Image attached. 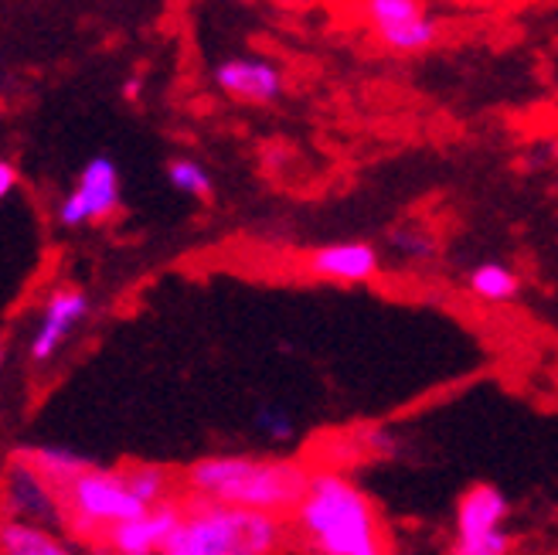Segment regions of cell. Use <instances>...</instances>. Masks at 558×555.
I'll return each mask as SVG.
<instances>
[{
	"mask_svg": "<svg viewBox=\"0 0 558 555\" xmlns=\"http://www.w3.org/2000/svg\"><path fill=\"white\" fill-rule=\"evenodd\" d=\"M290 529L300 545L320 555H381L388 548L372 497L338 470H311Z\"/></svg>",
	"mask_w": 558,
	"mask_h": 555,
	"instance_id": "cell-1",
	"label": "cell"
},
{
	"mask_svg": "<svg viewBox=\"0 0 558 555\" xmlns=\"http://www.w3.org/2000/svg\"><path fill=\"white\" fill-rule=\"evenodd\" d=\"M311 481V470L293 460H266L248 454H218L184 470V494L194 502H221L239 508H259L272 515H293Z\"/></svg>",
	"mask_w": 558,
	"mask_h": 555,
	"instance_id": "cell-2",
	"label": "cell"
},
{
	"mask_svg": "<svg viewBox=\"0 0 558 555\" xmlns=\"http://www.w3.org/2000/svg\"><path fill=\"white\" fill-rule=\"evenodd\" d=\"M283 515L187 497L184 518L163 555H269L287 542Z\"/></svg>",
	"mask_w": 558,
	"mask_h": 555,
	"instance_id": "cell-3",
	"label": "cell"
},
{
	"mask_svg": "<svg viewBox=\"0 0 558 555\" xmlns=\"http://www.w3.org/2000/svg\"><path fill=\"white\" fill-rule=\"evenodd\" d=\"M62 508H65V532L75 542L86 545H106V535L120 521L150 508L144 497L133 491L123 470H99L86 467L78 478L59 487Z\"/></svg>",
	"mask_w": 558,
	"mask_h": 555,
	"instance_id": "cell-4",
	"label": "cell"
},
{
	"mask_svg": "<svg viewBox=\"0 0 558 555\" xmlns=\"http://www.w3.org/2000/svg\"><path fill=\"white\" fill-rule=\"evenodd\" d=\"M508 497L490 484L470 487L457 505V555H508Z\"/></svg>",
	"mask_w": 558,
	"mask_h": 555,
	"instance_id": "cell-5",
	"label": "cell"
},
{
	"mask_svg": "<svg viewBox=\"0 0 558 555\" xmlns=\"http://www.w3.org/2000/svg\"><path fill=\"white\" fill-rule=\"evenodd\" d=\"M357 11L381 45L402 55L426 51L442 32L426 0H357Z\"/></svg>",
	"mask_w": 558,
	"mask_h": 555,
	"instance_id": "cell-6",
	"label": "cell"
},
{
	"mask_svg": "<svg viewBox=\"0 0 558 555\" xmlns=\"http://www.w3.org/2000/svg\"><path fill=\"white\" fill-rule=\"evenodd\" d=\"M4 511L8 518L45 524V529H54V532L65 529V508H62L59 484H51L24 454H14V460L8 463Z\"/></svg>",
	"mask_w": 558,
	"mask_h": 555,
	"instance_id": "cell-7",
	"label": "cell"
},
{
	"mask_svg": "<svg viewBox=\"0 0 558 555\" xmlns=\"http://www.w3.org/2000/svg\"><path fill=\"white\" fill-rule=\"evenodd\" d=\"M120 208V168L113 157H93L86 168H82L75 188L65 194L54 208V218L65 229L89 226V221H102Z\"/></svg>",
	"mask_w": 558,
	"mask_h": 555,
	"instance_id": "cell-8",
	"label": "cell"
},
{
	"mask_svg": "<svg viewBox=\"0 0 558 555\" xmlns=\"http://www.w3.org/2000/svg\"><path fill=\"white\" fill-rule=\"evenodd\" d=\"M89 314V297L78 287H54L41 300V314L35 321L32 341H27V358L35 365H48L54 354L62 351V345L72 338V330L86 321Z\"/></svg>",
	"mask_w": 558,
	"mask_h": 555,
	"instance_id": "cell-9",
	"label": "cell"
},
{
	"mask_svg": "<svg viewBox=\"0 0 558 555\" xmlns=\"http://www.w3.org/2000/svg\"><path fill=\"white\" fill-rule=\"evenodd\" d=\"M184 518V505L181 502H160V505H150L140 515L120 521L113 532L106 535V545L109 552H120V555H154V552H163L167 539L174 535V529Z\"/></svg>",
	"mask_w": 558,
	"mask_h": 555,
	"instance_id": "cell-10",
	"label": "cell"
},
{
	"mask_svg": "<svg viewBox=\"0 0 558 555\" xmlns=\"http://www.w3.org/2000/svg\"><path fill=\"white\" fill-rule=\"evenodd\" d=\"M211 82L229 99L253 106H269L283 96V72L266 59H253V55H235V59L218 62Z\"/></svg>",
	"mask_w": 558,
	"mask_h": 555,
	"instance_id": "cell-11",
	"label": "cell"
},
{
	"mask_svg": "<svg viewBox=\"0 0 558 555\" xmlns=\"http://www.w3.org/2000/svg\"><path fill=\"white\" fill-rule=\"evenodd\" d=\"M378 249L372 242H330L311 253V273L330 283H368L378 276Z\"/></svg>",
	"mask_w": 558,
	"mask_h": 555,
	"instance_id": "cell-12",
	"label": "cell"
},
{
	"mask_svg": "<svg viewBox=\"0 0 558 555\" xmlns=\"http://www.w3.org/2000/svg\"><path fill=\"white\" fill-rule=\"evenodd\" d=\"M0 552L4 555H65L69 542L45 524L8 518L0 524Z\"/></svg>",
	"mask_w": 558,
	"mask_h": 555,
	"instance_id": "cell-13",
	"label": "cell"
},
{
	"mask_svg": "<svg viewBox=\"0 0 558 555\" xmlns=\"http://www.w3.org/2000/svg\"><path fill=\"white\" fill-rule=\"evenodd\" d=\"M21 454L32 460L51 484H59V487L69 484L72 478H78L86 467H93L86 457H78L75 450H65V447H32V450H21Z\"/></svg>",
	"mask_w": 558,
	"mask_h": 555,
	"instance_id": "cell-14",
	"label": "cell"
},
{
	"mask_svg": "<svg viewBox=\"0 0 558 555\" xmlns=\"http://www.w3.org/2000/svg\"><path fill=\"white\" fill-rule=\"evenodd\" d=\"M466 283L487 303H508L518 293V273L505 263H481L470 273Z\"/></svg>",
	"mask_w": 558,
	"mask_h": 555,
	"instance_id": "cell-15",
	"label": "cell"
},
{
	"mask_svg": "<svg viewBox=\"0 0 558 555\" xmlns=\"http://www.w3.org/2000/svg\"><path fill=\"white\" fill-rule=\"evenodd\" d=\"M123 474H126V481L133 484V491L144 497L147 505L171 502L174 484H178L171 470H163L157 463H130V467H123Z\"/></svg>",
	"mask_w": 558,
	"mask_h": 555,
	"instance_id": "cell-16",
	"label": "cell"
},
{
	"mask_svg": "<svg viewBox=\"0 0 558 555\" xmlns=\"http://www.w3.org/2000/svg\"><path fill=\"white\" fill-rule=\"evenodd\" d=\"M388 245L392 253L405 263H423L436 253V236L426 226H415V221H405V226H396L392 236H388Z\"/></svg>",
	"mask_w": 558,
	"mask_h": 555,
	"instance_id": "cell-17",
	"label": "cell"
},
{
	"mask_svg": "<svg viewBox=\"0 0 558 555\" xmlns=\"http://www.w3.org/2000/svg\"><path fill=\"white\" fill-rule=\"evenodd\" d=\"M167 181H171V188L178 194H184V198H208L211 194L208 171L191 157H174L171 164H167Z\"/></svg>",
	"mask_w": 558,
	"mask_h": 555,
	"instance_id": "cell-18",
	"label": "cell"
},
{
	"mask_svg": "<svg viewBox=\"0 0 558 555\" xmlns=\"http://www.w3.org/2000/svg\"><path fill=\"white\" fill-rule=\"evenodd\" d=\"M256 433L266 439V443H290L293 439V420H290V412L283 409V406H272V402H266V406H259L256 409Z\"/></svg>",
	"mask_w": 558,
	"mask_h": 555,
	"instance_id": "cell-19",
	"label": "cell"
},
{
	"mask_svg": "<svg viewBox=\"0 0 558 555\" xmlns=\"http://www.w3.org/2000/svg\"><path fill=\"white\" fill-rule=\"evenodd\" d=\"M14 188H17V168L11 160H0V198H8Z\"/></svg>",
	"mask_w": 558,
	"mask_h": 555,
	"instance_id": "cell-20",
	"label": "cell"
},
{
	"mask_svg": "<svg viewBox=\"0 0 558 555\" xmlns=\"http://www.w3.org/2000/svg\"><path fill=\"white\" fill-rule=\"evenodd\" d=\"M123 99H130V102H136L140 99V79L133 75L130 82H126V86H123Z\"/></svg>",
	"mask_w": 558,
	"mask_h": 555,
	"instance_id": "cell-21",
	"label": "cell"
},
{
	"mask_svg": "<svg viewBox=\"0 0 558 555\" xmlns=\"http://www.w3.org/2000/svg\"><path fill=\"white\" fill-rule=\"evenodd\" d=\"M174 4H184V0H174Z\"/></svg>",
	"mask_w": 558,
	"mask_h": 555,
	"instance_id": "cell-22",
	"label": "cell"
},
{
	"mask_svg": "<svg viewBox=\"0 0 558 555\" xmlns=\"http://www.w3.org/2000/svg\"><path fill=\"white\" fill-rule=\"evenodd\" d=\"M555 184H558V181H555Z\"/></svg>",
	"mask_w": 558,
	"mask_h": 555,
	"instance_id": "cell-23",
	"label": "cell"
}]
</instances>
